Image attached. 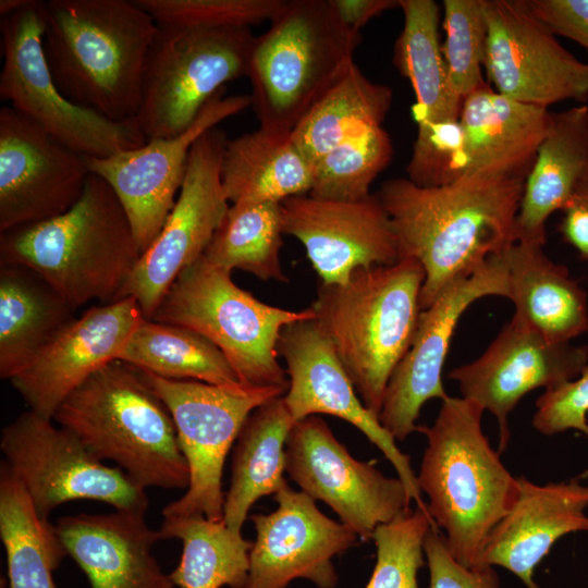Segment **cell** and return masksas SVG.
Segmentation results:
<instances>
[{"label": "cell", "mask_w": 588, "mask_h": 588, "mask_svg": "<svg viewBox=\"0 0 588 588\" xmlns=\"http://www.w3.org/2000/svg\"><path fill=\"white\" fill-rule=\"evenodd\" d=\"M525 180L475 175L420 187L395 177L381 185L377 195L393 223L401 258L418 260L425 271L421 310L516 242Z\"/></svg>", "instance_id": "obj_1"}, {"label": "cell", "mask_w": 588, "mask_h": 588, "mask_svg": "<svg viewBox=\"0 0 588 588\" xmlns=\"http://www.w3.org/2000/svg\"><path fill=\"white\" fill-rule=\"evenodd\" d=\"M42 7V48L59 90L112 121L134 119L158 32L152 16L135 0H47Z\"/></svg>", "instance_id": "obj_2"}, {"label": "cell", "mask_w": 588, "mask_h": 588, "mask_svg": "<svg viewBox=\"0 0 588 588\" xmlns=\"http://www.w3.org/2000/svg\"><path fill=\"white\" fill-rule=\"evenodd\" d=\"M142 254L119 198L94 173L65 212L0 232V264L30 268L75 309L117 302Z\"/></svg>", "instance_id": "obj_3"}, {"label": "cell", "mask_w": 588, "mask_h": 588, "mask_svg": "<svg viewBox=\"0 0 588 588\" xmlns=\"http://www.w3.org/2000/svg\"><path fill=\"white\" fill-rule=\"evenodd\" d=\"M483 409L470 400L448 396L434 422L418 426L427 438L418 487L427 510L452 555L463 565H482L492 529L512 507L517 493L513 477L481 427Z\"/></svg>", "instance_id": "obj_4"}, {"label": "cell", "mask_w": 588, "mask_h": 588, "mask_svg": "<svg viewBox=\"0 0 588 588\" xmlns=\"http://www.w3.org/2000/svg\"><path fill=\"white\" fill-rule=\"evenodd\" d=\"M425 271L402 257L323 284L310 306L364 405L379 415L389 380L415 338Z\"/></svg>", "instance_id": "obj_5"}, {"label": "cell", "mask_w": 588, "mask_h": 588, "mask_svg": "<svg viewBox=\"0 0 588 588\" xmlns=\"http://www.w3.org/2000/svg\"><path fill=\"white\" fill-rule=\"evenodd\" d=\"M52 419L99 461L117 463L143 489L188 486L187 463L169 409L139 370L122 360L88 377Z\"/></svg>", "instance_id": "obj_6"}, {"label": "cell", "mask_w": 588, "mask_h": 588, "mask_svg": "<svg viewBox=\"0 0 588 588\" xmlns=\"http://www.w3.org/2000/svg\"><path fill=\"white\" fill-rule=\"evenodd\" d=\"M331 0H290L256 37L247 77L260 127L292 133L344 75L360 42Z\"/></svg>", "instance_id": "obj_7"}, {"label": "cell", "mask_w": 588, "mask_h": 588, "mask_svg": "<svg viewBox=\"0 0 588 588\" xmlns=\"http://www.w3.org/2000/svg\"><path fill=\"white\" fill-rule=\"evenodd\" d=\"M231 273L201 256L180 273L149 319L207 338L243 384L287 391V375L278 359L281 331L292 322L315 318V313L311 307L290 310L268 305L238 287Z\"/></svg>", "instance_id": "obj_8"}, {"label": "cell", "mask_w": 588, "mask_h": 588, "mask_svg": "<svg viewBox=\"0 0 588 588\" xmlns=\"http://www.w3.org/2000/svg\"><path fill=\"white\" fill-rule=\"evenodd\" d=\"M255 36L246 27L158 24L134 122L149 139L185 132L228 82L247 76Z\"/></svg>", "instance_id": "obj_9"}, {"label": "cell", "mask_w": 588, "mask_h": 588, "mask_svg": "<svg viewBox=\"0 0 588 588\" xmlns=\"http://www.w3.org/2000/svg\"><path fill=\"white\" fill-rule=\"evenodd\" d=\"M139 372L169 409L189 473L185 494L169 503L162 516L203 515L222 520L225 494L221 480L226 455L248 416L264 403L283 396L286 390L223 387Z\"/></svg>", "instance_id": "obj_10"}, {"label": "cell", "mask_w": 588, "mask_h": 588, "mask_svg": "<svg viewBox=\"0 0 588 588\" xmlns=\"http://www.w3.org/2000/svg\"><path fill=\"white\" fill-rule=\"evenodd\" d=\"M44 1L1 16L0 98L86 157L106 158L148 140L134 120L112 121L70 101L54 84L44 48Z\"/></svg>", "instance_id": "obj_11"}, {"label": "cell", "mask_w": 588, "mask_h": 588, "mask_svg": "<svg viewBox=\"0 0 588 588\" xmlns=\"http://www.w3.org/2000/svg\"><path fill=\"white\" fill-rule=\"evenodd\" d=\"M3 464L27 492L38 515L73 500H95L114 510L148 507L145 489L119 467L95 457L69 430L33 411L19 415L1 433Z\"/></svg>", "instance_id": "obj_12"}, {"label": "cell", "mask_w": 588, "mask_h": 588, "mask_svg": "<svg viewBox=\"0 0 588 588\" xmlns=\"http://www.w3.org/2000/svg\"><path fill=\"white\" fill-rule=\"evenodd\" d=\"M226 140L216 126L195 142L177 199L118 297H134L145 318H151L180 273L204 255L230 207L221 181Z\"/></svg>", "instance_id": "obj_13"}, {"label": "cell", "mask_w": 588, "mask_h": 588, "mask_svg": "<svg viewBox=\"0 0 588 588\" xmlns=\"http://www.w3.org/2000/svg\"><path fill=\"white\" fill-rule=\"evenodd\" d=\"M285 471L303 492L328 504L367 541L380 525L408 511L404 482L354 458L317 415L295 422L285 445Z\"/></svg>", "instance_id": "obj_14"}, {"label": "cell", "mask_w": 588, "mask_h": 588, "mask_svg": "<svg viewBox=\"0 0 588 588\" xmlns=\"http://www.w3.org/2000/svg\"><path fill=\"white\" fill-rule=\"evenodd\" d=\"M485 14L483 68L495 91L547 109L588 100V63L565 49L525 0H485Z\"/></svg>", "instance_id": "obj_15"}, {"label": "cell", "mask_w": 588, "mask_h": 588, "mask_svg": "<svg viewBox=\"0 0 588 588\" xmlns=\"http://www.w3.org/2000/svg\"><path fill=\"white\" fill-rule=\"evenodd\" d=\"M503 252L452 283L421 310L413 343L389 380L378 415L395 440H404L418 431L416 421L426 402L449 396L442 383V371L462 315L482 297H507L509 274Z\"/></svg>", "instance_id": "obj_16"}, {"label": "cell", "mask_w": 588, "mask_h": 588, "mask_svg": "<svg viewBox=\"0 0 588 588\" xmlns=\"http://www.w3.org/2000/svg\"><path fill=\"white\" fill-rule=\"evenodd\" d=\"M224 91L221 88L177 136L149 139L106 158L85 156L89 172L102 177L119 198L142 253L158 236L175 204L195 142L252 105L250 96L225 97Z\"/></svg>", "instance_id": "obj_17"}, {"label": "cell", "mask_w": 588, "mask_h": 588, "mask_svg": "<svg viewBox=\"0 0 588 588\" xmlns=\"http://www.w3.org/2000/svg\"><path fill=\"white\" fill-rule=\"evenodd\" d=\"M89 174L85 156L10 105L0 109V232L65 212Z\"/></svg>", "instance_id": "obj_18"}, {"label": "cell", "mask_w": 588, "mask_h": 588, "mask_svg": "<svg viewBox=\"0 0 588 588\" xmlns=\"http://www.w3.org/2000/svg\"><path fill=\"white\" fill-rule=\"evenodd\" d=\"M588 364V346L548 341L513 316L475 360L454 368L462 397L490 412L500 430L499 453L510 440L509 415L530 391L559 388Z\"/></svg>", "instance_id": "obj_19"}, {"label": "cell", "mask_w": 588, "mask_h": 588, "mask_svg": "<svg viewBox=\"0 0 588 588\" xmlns=\"http://www.w3.org/2000/svg\"><path fill=\"white\" fill-rule=\"evenodd\" d=\"M278 354L286 363L289 389L283 399L293 418L298 421L327 414L355 426L393 465L411 499L426 509L409 456L397 448L395 438L381 425L378 415L364 405L316 319L285 326L279 338Z\"/></svg>", "instance_id": "obj_20"}, {"label": "cell", "mask_w": 588, "mask_h": 588, "mask_svg": "<svg viewBox=\"0 0 588 588\" xmlns=\"http://www.w3.org/2000/svg\"><path fill=\"white\" fill-rule=\"evenodd\" d=\"M283 234L305 247L323 284H344L358 268L401 259L393 223L377 194L356 200L296 195L280 203Z\"/></svg>", "instance_id": "obj_21"}, {"label": "cell", "mask_w": 588, "mask_h": 588, "mask_svg": "<svg viewBox=\"0 0 588 588\" xmlns=\"http://www.w3.org/2000/svg\"><path fill=\"white\" fill-rule=\"evenodd\" d=\"M274 501L275 511L250 516L256 540L244 588H285L296 578L334 588L338 575L332 558L356 542V532L322 514L313 498L289 485L274 494Z\"/></svg>", "instance_id": "obj_22"}, {"label": "cell", "mask_w": 588, "mask_h": 588, "mask_svg": "<svg viewBox=\"0 0 588 588\" xmlns=\"http://www.w3.org/2000/svg\"><path fill=\"white\" fill-rule=\"evenodd\" d=\"M144 318L134 297L89 308L10 381L30 411L49 419L63 400L95 371L119 360Z\"/></svg>", "instance_id": "obj_23"}, {"label": "cell", "mask_w": 588, "mask_h": 588, "mask_svg": "<svg viewBox=\"0 0 588 588\" xmlns=\"http://www.w3.org/2000/svg\"><path fill=\"white\" fill-rule=\"evenodd\" d=\"M146 512L114 510L109 514L63 516L57 532L69 556L88 578L90 588H172L152 554L161 538Z\"/></svg>", "instance_id": "obj_24"}, {"label": "cell", "mask_w": 588, "mask_h": 588, "mask_svg": "<svg viewBox=\"0 0 588 588\" xmlns=\"http://www.w3.org/2000/svg\"><path fill=\"white\" fill-rule=\"evenodd\" d=\"M517 482V497L487 538L481 561L509 569L528 588H539L534 571L552 546L567 534L588 532V486L578 479L537 485L523 476Z\"/></svg>", "instance_id": "obj_25"}, {"label": "cell", "mask_w": 588, "mask_h": 588, "mask_svg": "<svg viewBox=\"0 0 588 588\" xmlns=\"http://www.w3.org/2000/svg\"><path fill=\"white\" fill-rule=\"evenodd\" d=\"M460 121L464 131L463 177L526 179L548 132L551 112L503 96L486 83L463 99Z\"/></svg>", "instance_id": "obj_26"}, {"label": "cell", "mask_w": 588, "mask_h": 588, "mask_svg": "<svg viewBox=\"0 0 588 588\" xmlns=\"http://www.w3.org/2000/svg\"><path fill=\"white\" fill-rule=\"evenodd\" d=\"M588 179V106L551 112L548 132L525 180L516 241L546 243V222Z\"/></svg>", "instance_id": "obj_27"}, {"label": "cell", "mask_w": 588, "mask_h": 588, "mask_svg": "<svg viewBox=\"0 0 588 588\" xmlns=\"http://www.w3.org/2000/svg\"><path fill=\"white\" fill-rule=\"evenodd\" d=\"M503 256L513 316L555 343L572 342L588 332L586 291L566 266L544 254L542 244L516 241Z\"/></svg>", "instance_id": "obj_28"}, {"label": "cell", "mask_w": 588, "mask_h": 588, "mask_svg": "<svg viewBox=\"0 0 588 588\" xmlns=\"http://www.w3.org/2000/svg\"><path fill=\"white\" fill-rule=\"evenodd\" d=\"M42 277L17 264H0V377L22 372L76 319Z\"/></svg>", "instance_id": "obj_29"}, {"label": "cell", "mask_w": 588, "mask_h": 588, "mask_svg": "<svg viewBox=\"0 0 588 588\" xmlns=\"http://www.w3.org/2000/svg\"><path fill=\"white\" fill-rule=\"evenodd\" d=\"M313 166L291 133L259 130L228 139L221 181L231 205L277 203L308 194Z\"/></svg>", "instance_id": "obj_30"}, {"label": "cell", "mask_w": 588, "mask_h": 588, "mask_svg": "<svg viewBox=\"0 0 588 588\" xmlns=\"http://www.w3.org/2000/svg\"><path fill=\"white\" fill-rule=\"evenodd\" d=\"M295 422L283 396H279L257 407L243 425L233 449L223 506V520L232 531L242 534L257 500L287 486L283 476L285 445Z\"/></svg>", "instance_id": "obj_31"}, {"label": "cell", "mask_w": 588, "mask_h": 588, "mask_svg": "<svg viewBox=\"0 0 588 588\" xmlns=\"http://www.w3.org/2000/svg\"><path fill=\"white\" fill-rule=\"evenodd\" d=\"M404 24L396 38L393 63L415 94L412 112L417 125L460 121L463 99L450 82L439 40V4L432 0H399Z\"/></svg>", "instance_id": "obj_32"}, {"label": "cell", "mask_w": 588, "mask_h": 588, "mask_svg": "<svg viewBox=\"0 0 588 588\" xmlns=\"http://www.w3.org/2000/svg\"><path fill=\"white\" fill-rule=\"evenodd\" d=\"M392 98L389 86L370 81L353 62L295 126L292 139L313 166L344 139L382 126Z\"/></svg>", "instance_id": "obj_33"}, {"label": "cell", "mask_w": 588, "mask_h": 588, "mask_svg": "<svg viewBox=\"0 0 588 588\" xmlns=\"http://www.w3.org/2000/svg\"><path fill=\"white\" fill-rule=\"evenodd\" d=\"M0 536L10 588H57L52 573L68 555L56 525L41 518L17 478L0 469Z\"/></svg>", "instance_id": "obj_34"}, {"label": "cell", "mask_w": 588, "mask_h": 588, "mask_svg": "<svg viewBox=\"0 0 588 588\" xmlns=\"http://www.w3.org/2000/svg\"><path fill=\"white\" fill-rule=\"evenodd\" d=\"M119 360L168 379L223 387L243 384L223 353L207 338L191 329L145 317Z\"/></svg>", "instance_id": "obj_35"}, {"label": "cell", "mask_w": 588, "mask_h": 588, "mask_svg": "<svg viewBox=\"0 0 588 588\" xmlns=\"http://www.w3.org/2000/svg\"><path fill=\"white\" fill-rule=\"evenodd\" d=\"M162 539L183 542L180 563L169 574L180 588H244L253 542L228 528L224 520L203 515L167 516L158 529Z\"/></svg>", "instance_id": "obj_36"}, {"label": "cell", "mask_w": 588, "mask_h": 588, "mask_svg": "<svg viewBox=\"0 0 588 588\" xmlns=\"http://www.w3.org/2000/svg\"><path fill=\"white\" fill-rule=\"evenodd\" d=\"M280 204L230 205L203 257L226 270L287 282L280 262L283 245Z\"/></svg>", "instance_id": "obj_37"}, {"label": "cell", "mask_w": 588, "mask_h": 588, "mask_svg": "<svg viewBox=\"0 0 588 588\" xmlns=\"http://www.w3.org/2000/svg\"><path fill=\"white\" fill-rule=\"evenodd\" d=\"M393 145L382 126L353 135L313 164L308 194L333 200H356L368 196L375 179L390 163Z\"/></svg>", "instance_id": "obj_38"}, {"label": "cell", "mask_w": 588, "mask_h": 588, "mask_svg": "<svg viewBox=\"0 0 588 588\" xmlns=\"http://www.w3.org/2000/svg\"><path fill=\"white\" fill-rule=\"evenodd\" d=\"M443 28L441 50L449 78L464 99L487 83L482 76L487 44L485 0H444Z\"/></svg>", "instance_id": "obj_39"}, {"label": "cell", "mask_w": 588, "mask_h": 588, "mask_svg": "<svg viewBox=\"0 0 588 588\" xmlns=\"http://www.w3.org/2000/svg\"><path fill=\"white\" fill-rule=\"evenodd\" d=\"M432 527L438 528L428 510L418 506L380 525L372 537L377 561L366 588H419L418 571L425 565L424 541Z\"/></svg>", "instance_id": "obj_40"}, {"label": "cell", "mask_w": 588, "mask_h": 588, "mask_svg": "<svg viewBox=\"0 0 588 588\" xmlns=\"http://www.w3.org/2000/svg\"><path fill=\"white\" fill-rule=\"evenodd\" d=\"M159 25L246 27L271 21L285 0H135Z\"/></svg>", "instance_id": "obj_41"}, {"label": "cell", "mask_w": 588, "mask_h": 588, "mask_svg": "<svg viewBox=\"0 0 588 588\" xmlns=\"http://www.w3.org/2000/svg\"><path fill=\"white\" fill-rule=\"evenodd\" d=\"M464 131L461 121L417 125L406 179L420 187H438L463 177Z\"/></svg>", "instance_id": "obj_42"}, {"label": "cell", "mask_w": 588, "mask_h": 588, "mask_svg": "<svg viewBox=\"0 0 588 588\" xmlns=\"http://www.w3.org/2000/svg\"><path fill=\"white\" fill-rule=\"evenodd\" d=\"M534 428L544 436L577 430L588 438V364L580 375L536 401Z\"/></svg>", "instance_id": "obj_43"}, {"label": "cell", "mask_w": 588, "mask_h": 588, "mask_svg": "<svg viewBox=\"0 0 588 588\" xmlns=\"http://www.w3.org/2000/svg\"><path fill=\"white\" fill-rule=\"evenodd\" d=\"M430 574L429 588H499L500 578L492 565L468 567L450 552L444 536L430 528L424 541Z\"/></svg>", "instance_id": "obj_44"}, {"label": "cell", "mask_w": 588, "mask_h": 588, "mask_svg": "<svg viewBox=\"0 0 588 588\" xmlns=\"http://www.w3.org/2000/svg\"><path fill=\"white\" fill-rule=\"evenodd\" d=\"M531 13L555 35L583 46L588 52V0H525Z\"/></svg>", "instance_id": "obj_45"}, {"label": "cell", "mask_w": 588, "mask_h": 588, "mask_svg": "<svg viewBox=\"0 0 588 588\" xmlns=\"http://www.w3.org/2000/svg\"><path fill=\"white\" fill-rule=\"evenodd\" d=\"M561 211L559 232L588 265V179L577 187Z\"/></svg>", "instance_id": "obj_46"}, {"label": "cell", "mask_w": 588, "mask_h": 588, "mask_svg": "<svg viewBox=\"0 0 588 588\" xmlns=\"http://www.w3.org/2000/svg\"><path fill=\"white\" fill-rule=\"evenodd\" d=\"M342 21L359 32L371 19L399 7V0H331Z\"/></svg>", "instance_id": "obj_47"}, {"label": "cell", "mask_w": 588, "mask_h": 588, "mask_svg": "<svg viewBox=\"0 0 588 588\" xmlns=\"http://www.w3.org/2000/svg\"><path fill=\"white\" fill-rule=\"evenodd\" d=\"M28 0H0V15L5 16L22 9Z\"/></svg>", "instance_id": "obj_48"}, {"label": "cell", "mask_w": 588, "mask_h": 588, "mask_svg": "<svg viewBox=\"0 0 588 588\" xmlns=\"http://www.w3.org/2000/svg\"><path fill=\"white\" fill-rule=\"evenodd\" d=\"M581 477H583V478H587V477H588V469H587L585 473L581 474Z\"/></svg>", "instance_id": "obj_49"}]
</instances>
